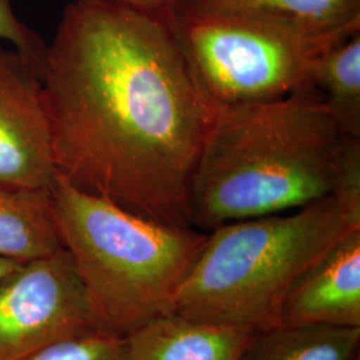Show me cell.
Masks as SVG:
<instances>
[{
	"label": "cell",
	"instance_id": "obj_3",
	"mask_svg": "<svg viewBox=\"0 0 360 360\" xmlns=\"http://www.w3.org/2000/svg\"><path fill=\"white\" fill-rule=\"evenodd\" d=\"M360 206L331 195L291 214L232 221L207 232L169 312L257 331L278 327L297 279L349 232Z\"/></svg>",
	"mask_w": 360,
	"mask_h": 360
},
{
	"label": "cell",
	"instance_id": "obj_11",
	"mask_svg": "<svg viewBox=\"0 0 360 360\" xmlns=\"http://www.w3.org/2000/svg\"><path fill=\"white\" fill-rule=\"evenodd\" d=\"M360 327L302 324L257 331L240 360H356Z\"/></svg>",
	"mask_w": 360,
	"mask_h": 360
},
{
	"label": "cell",
	"instance_id": "obj_14",
	"mask_svg": "<svg viewBox=\"0 0 360 360\" xmlns=\"http://www.w3.org/2000/svg\"><path fill=\"white\" fill-rule=\"evenodd\" d=\"M25 360H126V340L92 330L50 345Z\"/></svg>",
	"mask_w": 360,
	"mask_h": 360
},
{
	"label": "cell",
	"instance_id": "obj_2",
	"mask_svg": "<svg viewBox=\"0 0 360 360\" xmlns=\"http://www.w3.org/2000/svg\"><path fill=\"white\" fill-rule=\"evenodd\" d=\"M359 142L312 86L269 102L215 103L191 186L193 227L210 232L334 195Z\"/></svg>",
	"mask_w": 360,
	"mask_h": 360
},
{
	"label": "cell",
	"instance_id": "obj_12",
	"mask_svg": "<svg viewBox=\"0 0 360 360\" xmlns=\"http://www.w3.org/2000/svg\"><path fill=\"white\" fill-rule=\"evenodd\" d=\"M339 129L360 139V31L323 52L309 71Z\"/></svg>",
	"mask_w": 360,
	"mask_h": 360
},
{
	"label": "cell",
	"instance_id": "obj_7",
	"mask_svg": "<svg viewBox=\"0 0 360 360\" xmlns=\"http://www.w3.org/2000/svg\"><path fill=\"white\" fill-rule=\"evenodd\" d=\"M55 176L40 70L0 40V181L50 188Z\"/></svg>",
	"mask_w": 360,
	"mask_h": 360
},
{
	"label": "cell",
	"instance_id": "obj_17",
	"mask_svg": "<svg viewBox=\"0 0 360 360\" xmlns=\"http://www.w3.org/2000/svg\"><path fill=\"white\" fill-rule=\"evenodd\" d=\"M20 263L8 260V259H3L0 257V279H3L7 274H10L11 271L15 270Z\"/></svg>",
	"mask_w": 360,
	"mask_h": 360
},
{
	"label": "cell",
	"instance_id": "obj_5",
	"mask_svg": "<svg viewBox=\"0 0 360 360\" xmlns=\"http://www.w3.org/2000/svg\"><path fill=\"white\" fill-rule=\"evenodd\" d=\"M169 23L193 75L212 102L259 103L309 87L323 52L360 30L319 31L266 13L181 0Z\"/></svg>",
	"mask_w": 360,
	"mask_h": 360
},
{
	"label": "cell",
	"instance_id": "obj_10",
	"mask_svg": "<svg viewBox=\"0 0 360 360\" xmlns=\"http://www.w3.org/2000/svg\"><path fill=\"white\" fill-rule=\"evenodd\" d=\"M60 248L50 188L0 181V257L25 263Z\"/></svg>",
	"mask_w": 360,
	"mask_h": 360
},
{
	"label": "cell",
	"instance_id": "obj_9",
	"mask_svg": "<svg viewBox=\"0 0 360 360\" xmlns=\"http://www.w3.org/2000/svg\"><path fill=\"white\" fill-rule=\"evenodd\" d=\"M257 330L166 314L124 338L126 360H240Z\"/></svg>",
	"mask_w": 360,
	"mask_h": 360
},
{
	"label": "cell",
	"instance_id": "obj_8",
	"mask_svg": "<svg viewBox=\"0 0 360 360\" xmlns=\"http://www.w3.org/2000/svg\"><path fill=\"white\" fill-rule=\"evenodd\" d=\"M360 327V229L306 271L285 296L278 327Z\"/></svg>",
	"mask_w": 360,
	"mask_h": 360
},
{
	"label": "cell",
	"instance_id": "obj_15",
	"mask_svg": "<svg viewBox=\"0 0 360 360\" xmlns=\"http://www.w3.org/2000/svg\"><path fill=\"white\" fill-rule=\"evenodd\" d=\"M0 40L7 41L15 50L25 55L38 67L41 75L47 44L18 18L11 0H0Z\"/></svg>",
	"mask_w": 360,
	"mask_h": 360
},
{
	"label": "cell",
	"instance_id": "obj_1",
	"mask_svg": "<svg viewBox=\"0 0 360 360\" xmlns=\"http://www.w3.org/2000/svg\"><path fill=\"white\" fill-rule=\"evenodd\" d=\"M40 79L58 175L142 218L193 227L191 186L215 103L169 13L74 0Z\"/></svg>",
	"mask_w": 360,
	"mask_h": 360
},
{
	"label": "cell",
	"instance_id": "obj_4",
	"mask_svg": "<svg viewBox=\"0 0 360 360\" xmlns=\"http://www.w3.org/2000/svg\"><path fill=\"white\" fill-rule=\"evenodd\" d=\"M52 214L98 327L126 338L169 312L207 232L142 218L56 174Z\"/></svg>",
	"mask_w": 360,
	"mask_h": 360
},
{
	"label": "cell",
	"instance_id": "obj_6",
	"mask_svg": "<svg viewBox=\"0 0 360 360\" xmlns=\"http://www.w3.org/2000/svg\"><path fill=\"white\" fill-rule=\"evenodd\" d=\"M101 330L65 248L0 279V360H25L67 338Z\"/></svg>",
	"mask_w": 360,
	"mask_h": 360
},
{
	"label": "cell",
	"instance_id": "obj_16",
	"mask_svg": "<svg viewBox=\"0 0 360 360\" xmlns=\"http://www.w3.org/2000/svg\"><path fill=\"white\" fill-rule=\"evenodd\" d=\"M112 1L139 11L153 13H168L181 0H102Z\"/></svg>",
	"mask_w": 360,
	"mask_h": 360
},
{
	"label": "cell",
	"instance_id": "obj_13",
	"mask_svg": "<svg viewBox=\"0 0 360 360\" xmlns=\"http://www.w3.org/2000/svg\"><path fill=\"white\" fill-rule=\"evenodd\" d=\"M220 10L282 18L319 31L360 30V0H193Z\"/></svg>",
	"mask_w": 360,
	"mask_h": 360
}]
</instances>
